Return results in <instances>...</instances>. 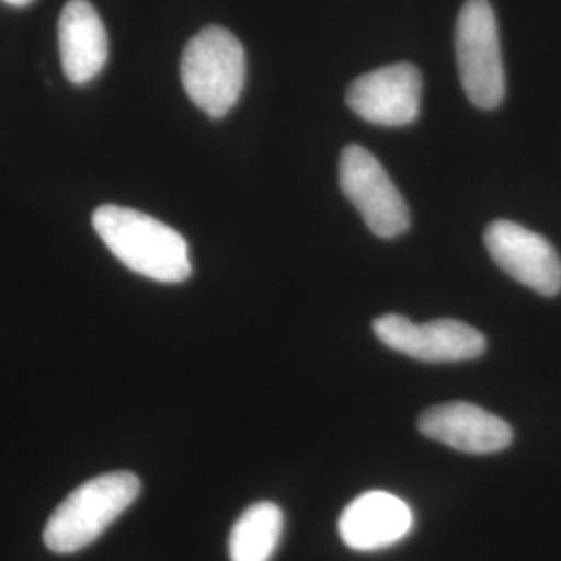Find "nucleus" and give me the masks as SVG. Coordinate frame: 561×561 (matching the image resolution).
Returning a JSON list of instances; mask_svg holds the SVG:
<instances>
[{
    "instance_id": "nucleus-1",
    "label": "nucleus",
    "mask_w": 561,
    "mask_h": 561,
    "mask_svg": "<svg viewBox=\"0 0 561 561\" xmlns=\"http://www.w3.org/2000/svg\"><path fill=\"white\" fill-rule=\"evenodd\" d=\"M92 225L106 248L141 277L181 283L192 275L187 241L159 219L134 208L104 204L94 210Z\"/></svg>"
},
{
    "instance_id": "nucleus-2",
    "label": "nucleus",
    "mask_w": 561,
    "mask_h": 561,
    "mask_svg": "<svg viewBox=\"0 0 561 561\" xmlns=\"http://www.w3.org/2000/svg\"><path fill=\"white\" fill-rule=\"evenodd\" d=\"M134 472H108L83 482L57 505L44 528V545L55 553H76L119 518L138 500Z\"/></svg>"
},
{
    "instance_id": "nucleus-3",
    "label": "nucleus",
    "mask_w": 561,
    "mask_h": 561,
    "mask_svg": "<svg viewBox=\"0 0 561 561\" xmlns=\"http://www.w3.org/2000/svg\"><path fill=\"white\" fill-rule=\"evenodd\" d=\"M181 83L201 111L213 119L225 117L245 83V50L221 25H208L185 44Z\"/></svg>"
},
{
    "instance_id": "nucleus-4",
    "label": "nucleus",
    "mask_w": 561,
    "mask_h": 561,
    "mask_svg": "<svg viewBox=\"0 0 561 561\" xmlns=\"http://www.w3.org/2000/svg\"><path fill=\"white\" fill-rule=\"evenodd\" d=\"M456 57L468 101L493 111L505 99L497 18L489 0H466L456 23Z\"/></svg>"
},
{
    "instance_id": "nucleus-5",
    "label": "nucleus",
    "mask_w": 561,
    "mask_h": 561,
    "mask_svg": "<svg viewBox=\"0 0 561 561\" xmlns=\"http://www.w3.org/2000/svg\"><path fill=\"white\" fill-rule=\"evenodd\" d=\"M340 185L366 227L382 240L398 238L410 227V208L400 190L373 152L352 144L340 157Z\"/></svg>"
},
{
    "instance_id": "nucleus-6",
    "label": "nucleus",
    "mask_w": 561,
    "mask_h": 561,
    "mask_svg": "<svg viewBox=\"0 0 561 561\" xmlns=\"http://www.w3.org/2000/svg\"><path fill=\"white\" fill-rule=\"evenodd\" d=\"M373 329L389 350L414 360H474L486 350V340L479 329L454 319L416 324L401 314H385L373 322Z\"/></svg>"
},
{
    "instance_id": "nucleus-7",
    "label": "nucleus",
    "mask_w": 561,
    "mask_h": 561,
    "mask_svg": "<svg viewBox=\"0 0 561 561\" xmlns=\"http://www.w3.org/2000/svg\"><path fill=\"white\" fill-rule=\"evenodd\" d=\"M422 76L410 62L368 71L347 88V106L373 125L403 127L421 115Z\"/></svg>"
},
{
    "instance_id": "nucleus-8",
    "label": "nucleus",
    "mask_w": 561,
    "mask_h": 561,
    "mask_svg": "<svg viewBox=\"0 0 561 561\" xmlns=\"http://www.w3.org/2000/svg\"><path fill=\"white\" fill-rule=\"evenodd\" d=\"M484 245L495 264L512 279L541 296L560 294V254L541 233L518 222L493 221L484 229Z\"/></svg>"
},
{
    "instance_id": "nucleus-9",
    "label": "nucleus",
    "mask_w": 561,
    "mask_h": 561,
    "mask_svg": "<svg viewBox=\"0 0 561 561\" xmlns=\"http://www.w3.org/2000/svg\"><path fill=\"white\" fill-rule=\"evenodd\" d=\"M419 431L428 439L474 456L497 454L514 439L507 422L468 401H451L424 410Z\"/></svg>"
},
{
    "instance_id": "nucleus-10",
    "label": "nucleus",
    "mask_w": 561,
    "mask_h": 561,
    "mask_svg": "<svg viewBox=\"0 0 561 561\" xmlns=\"http://www.w3.org/2000/svg\"><path fill=\"white\" fill-rule=\"evenodd\" d=\"M412 524V510L398 495L368 491L343 510L340 537L354 551H379L405 539Z\"/></svg>"
},
{
    "instance_id": "nucleus-11",
    "label": "nucleus",
    "mask_w": 561,
    "mask_h": 561,
    "mask_svg": "<svg viewBox=\"0 0 561 561\" xmlns=\"http://www.w3.org/2000/svg\"><path fill=\"white\" fill-rule=\"evenodd\" d=\"M60 65L71 83H88L108 59V36L99 11L88 0H69L59 18Z\"/></svg>"
},
{
    "instance_id": "nucleus-12",
    "label": "nucleus",
    "mask_w": 561,
    "mask_h": 561,
    "mask_svg": "<svg viewBox=\"0 0 561 561\" xmlns=\"http://www.w3.org/2000/svg\"><path fill=\"white\" fill-rule=\"evenodd\" d=\"M283 535V512L273 502L250 505L231 528V561H271Z\"/></svg>"
},
{
    "instance_id": "nucleus-13",
    "label": "nucleus",
    "mask_w": 561,
    "mask_h": 561,
    "mask_svg": "<svg viewBox=\"0 0 561 561\" xmlns=\"http://www.w3.org/2000/svg\"><path fill=\"white\" fill-rule=\"evenodd\" d=\"M2 2H7V4H11V7H25V4H30V2H34V0H2Z\"/></svg>"
}]
</instances>
